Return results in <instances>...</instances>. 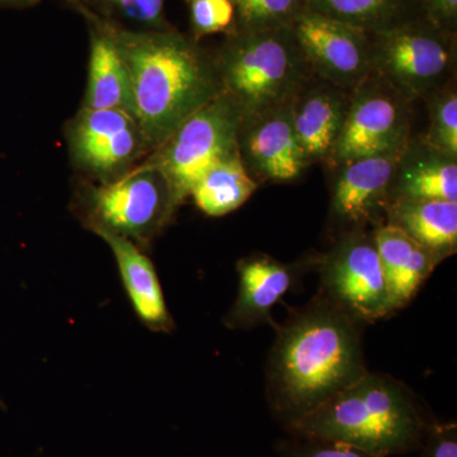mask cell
I'll use <instances>...</instances> for the list:
<instances>
[{
  "label": "cell",
  "instance_id": "29",
  "mask_svg": "<svg viewBox=\"0 0 457 457\" xmlns=\"http://www.w3.org/2000/svg\"><path fill=\"white\" fill-rule=\"evenodd\" d=\"M429 12L431 21L444 29L446 23L455 22L457 16V0H423Z\"/></svg>",
  "mask_w": 457,
  "mask_h": 457
},
{
  "label": "cell",
  "instance_id": "18",
  "mask_svg": "<svg viewBox=\"0 0 457 457\" xmlns=\"http://www.w3.org/2000/svg\"><path fill=\"white\" fill-rule=\"evenodd\" d=\"M98 237L112 251L137 317L154 332H170L174 328L173 319L168 312L154 264L145 251L123 237L110 233Z\"/></svg>",
  "mask_w": 457,
  "mask_h": 457
},
{
  "label": "cell",
  "instance_id": "20",
  "mask_svg": "<svg viewBox=\"0 0 457 457\" xmlns=\"http://www.w3.org/2000/svg\"><path fill=\"white\" fill-rule=\"evenodd\" d=\"M425 147V152L413 153L405 147L394 173L389 201L411 198L457 203L456 158L426 144Z\"/></svg>",
  "mask_w": 457,
  "mask_h": 457
},
{
  "label": "cell",
  "instance_id": "9",
  "mask_svg": "<svg viewBox=\"0 0 457 457\" xmlns=\"http://www.w3.org/2000/svg\"><path fill=\"white\" fill-rule=\"evenodd\" d=\"M320 295L360 324L390 317L389 294L374 236L368 231L345 234L320 255Z\"/></svg>",
  "mask_w": 457,
  "mask_h": 457
},
{
  "label": "cell",
  "instance_id": "11",
  "mask_svg": "<svg viewBox=\"0 0 457 457\" xmlns=\"http://www.w3.org/2000/svg\"><path fill=\"white\" fill-rule=\"evenodd\" d=\"M290 29L306 64L320 79L353 90L371 75L369 32L311 9L303 12Z\"/></svg>",
  "mask_w": 457,
  "mask_h": 457
},
{
  "label": "cell",
  "instance_id": "14",
  "mask_svg": "<svg viewBox=\"0 0 457 457\" xmlns=\"http://www.w3.org/2000/svg\"><path fill=\"white\" fill-rule=\"evenodd\" d=\"M320 255L282 263L266 254H253L237 263L239 286L236 302L225 317L231 329H252L270 323L273 308L308 270L318 269Z\"/></svg>",
  "mask_w": 457,
  "mask_h": 457
},
{
  "label": "cell",
  "instance_id": "13",
  "mask_svg": "<svg viewBox=\"0 0 457 457\" xmlns=\"http://www.w3.org/2000/svg\"><path fill=\"white\" fill-rule=\"evenodd\" d=\"M237 147L246 170L258 185L269 180L290 182L309 165L295 132L291 101L243 117Z\"/></svg>",
  "mask_w": 457,
  "mask_h": 457
},
{
  "label": "cell",
  "instance_id": "25",
  "mask_svg": "<svg viewBox=\"0 0 457 457\" xmlns=\"http://www.w3.org/2000/svg\"><path fill=\"white\" fill-rule=\"evenodd\" d=\"M426 145L457 156V96L455 89H450L438 96L432 108L431 128L425 141Z\"/></svg>",
  "mask_w": 457,
  "mask_h": 457
},
{
  "label": "cell",
  "instance_id": "16",
  "mask_svg": "<svg viewBox=\"0 0 457 457\" xmlns=\"http://www.w3.org/2000/svg\"><path fill=\"white\" fill-rule=\"evenodd\" d=\"M372 236L386 279L393 315L409 305L442 261L394 225H380L372 230Z\"/></svg>",
  "mask_w": 457,
  "mask_h": 457
},
{
  "label": "cell",
  "instance_id": "21",
  "mask_svg": "<svg viewBox=\"0 0 457 457\" xmlns=\"http://www.w3.org/2000/svg\"><path fill=\"white\" fill-rule=\"evenodd\" d=\"M258 188L239 152L212 165L197 180L189 197L207 216L220 218L243 206Z\"/></svg>",
  "mask_w": 457,
  "mask_h": 457
},
{
  "label": "cell",
  "instance_id": "28",
  "mask_svg": "<svg viewBox=\"0 0 457 457\" xmlns=\"http://www.w3.org/2000/svg\"><path fill=\"white\" fill-rule=\"evenodd\" d=\"M420 457H457V425L435 420L429 426Z\"/></svg>",
  "mask_w": 457,
  "mask_h": 457
},
{
  "label": "cell",
  "instance_id": "8",
  "mask_svg": "<svg viewBox=\"0 0 457 457\" xmlns=\"http://www.w3.org/2000/svg\"><path fill=\"white\" fill-rule=\"evenodd\" d=\"M370 37L372 71L405 97L438 88L453 69V42L433 21H409Z\"/></svg>",
  "mask_w": 457,
  "mask_h": 457
},
{
  "label": "cell",
  "instance_id": "6",
  "mask_svg": "<svg viewBox=\"0 0 457 457\" xmlns=\"http://www.w3.org/2000/svg\"><path fill=\"white\" fill-rule=\"evenodd\" d=\"M242 121V111L222 92L189 116L143 163L163 173L179 206L212 165L239 152Z\"/></svg>",
  "mask_w": 457,
  "mask_h": 457
},
{
  "label": "cell",
  "instance_id": "24",
  "mask_svg": "<svg viewBox=\"0 0 457 457\" xmlns=\"http://www.w3.org/2000/svg\"><path fill=\"white\" fill-rule=\"evenodd\" d=\"M236 9L233 29L245 31L287 29L303 12L306 0H231Z\"/></svg>",
  "mask_w": 457,
  "mask_h": 457
},
{
  "label": "cell",
  "instance_id": "1",
  "mask_svg": "<svg viewBox=\"0 0 457 457\" xmlns=\"http://www.w3.org/2000/svg\"><path fill=\"white\" fill-rule=\"evenodd\" d=\"M361 326L318 294L278 327L266 365V398L285 429L369 371Z\"/></svg>",
  "mask_w": 457,
  "mask_h": 457
},
{
  "label": "cell",
  "instance_id": "15",
  "mask_svg": "<svg viewBox=\"0 0 457 457\" xmlns=\"http://www.w3.org/2000/svg\"><path fill=\"white\" fill-rule=\"evenodd\" d=\"M300 87L291 99L295 132L308 163L329 161L341 135L351 95L321 79Z\"/></svg>",
  "mask_w": 457,
  "mask_h": 457
},
{
  "label": "cell",
  "instance_id": "26",
  "mask_svg": "<svg viewBox=\"0 0 457 457\" xmlns=\"http://www.w3.org/2000/svg\"><path fill=\"white\" fill-rule=\"evenodd\" d=\"M187 3L195 40L233 29L236 9L231 0H187Z\"/></svg>",
  "mask_w": 457,
  "mask_h": 457
},
{
  "label": "cell",
  "instance_id": "23",
  "mask_svg": "<svg viewBox=\"0 0 457 457\" xmlns=\"http://www.w3.org/2000/svg\"><path fill=\"white\" fill-rule=\"evenodd\" d=\"M167 0H75L69 7L89 12L112 25L132 31L173 29L165 14Z\"/></svg>",
  "mask_w": 457,
  "mask_h": 457
},
{
  "label": "cell",
  "instance_id": "7",
  "mask_svg": "<svg viewBox=\"0 0 457 457\" xmlns=\"http://www.w3.org/2000/svg\"><path fill=\"white\" fill-rule=\"evenodd\" d=\"M69 161L77 179L112 182L152 153L139 122L120 110L80 107L64 126Z\"/></svg>",
  "mask_w": 457,
  "mask_h": 457
},
{
  "label": "cell",
  "instance_id": "3",
  "mask_svg": "<svg viewBox=\"0 0 457 457\" xmlns=\"http://www.w3.org/2000/svg\"><path fill=\"white\" fill-rule=\"evenodd\" d=\"M435 420L407 384L369 370L287 431L390 457L420 450Z\"/></svg>",
  "mask_w": 457,
  "mask_h": 457
},
{
  "label": "cell",
  "instance_id": "19",
  "mask_svg": "<svg viewBox=\"0 0 457 457\" xmlns=\"http://www.w3.org/2000/svg\"><path fill=\"white\" fill-rule=\"evenodd\" d=\"M384 224L402 228L441 261L456 253L457 203L395 198L385 207Z\"/></svg>",
  "mask_w": 457,
  "mask_h": 457
},
{
  "label": "cell",
  "instance_id": "2",
  "mask_svg": "<svg viewBox=\"0 0 457 457\" xmlns=\"http://www.w3.org/2000/svg\"><path fill=\"white\" fill-rule=\"evenodd\" d=\"M104 22L128 68L132 113L154 152L189 116L221 95L215 57L174 27L132 31Z\"/></svg>",
  "mask_w": 457,
  "mask_h": 457
},
{
  "label": "cell",
  "instance_id": "5",
  "mask_svg": "<svg viewBox=\"0 0 457 457\" xmlns=\"http://www.w3.org/2000/svg\"><path fill=\"white\" fill-rule=\"evenodd\" d=\"M177 207L163 173L143 162L112 182L77 179L71 200L78 220L96 236L123 237L144 251L164 230Z\"/></svg>",
  "mask_w": 457,
  "mask_h": 457
},
{
  "label": "cell",
  "instance_id": "30",
  "mask_svg": "<svg viewBox=\"0 0 457 457\" xmlns=\"http://www.w3.org/2000/svg\"><path fill=\"white\" fill-rule=\"evenodd\" d=\"M45 0H0V8L25 9L35 7ZM66 4H71L75 0H62Z\"/></svg>",
  "mask_w": 457,
  "mask_h": 457
},
{
  "label": "cell",
  "instance_id": "22",
  "mask_svg": "<svg viewBox=\"0 0 457 457\" xmlns=\"http://www.w3.org/2000/svg\"><path fill=\"white\" fill-rule=\"evenodd\" d=\"M411 3V0H306V7L374 33L413 21L409 18Z\"/></svg>",
  "mask_w": 457,
  "mask_h": 457
},
{
  "label": "cell",
  "instance_id": "4",
  "mask_svg": "<svg viewBox=\"0 0 457 457\" xmlns=\"http://www.w3.org/2000/svg\"><path fill=\"white\" fill-rule=\"evenodd\" d=\"M213 57L222 92L236 102L243 117L291 101L311 71L290 27L231 29Z\"/></svg>",
  "mask_w": 457,
  "mask_h": 457
},
{
  "label": "cell",
  "instance_id": "17",
  "mask_svg": "<svg viewBox=\"0 0 457 457\" xmlns=\"http://www.w3.org/2000/svg\"><path fill=\"white\" fill-rule=\"evenodd\" d=\"M77 12L86 21L89 38L88 78L80 107L125 111L134 116L130 78L116 41L101 18L83 9Z\"/></svg>",
  "mask_w": 457,
  "mask_h": 457
},
{
  "label": "cell",
  "instance_id": "12",
  "mask_svg": "<svg viewBox=\"0 0 457 457\" xmlns=\"http://www.w3.org/2000/svg\"><path fill=\"white\" fill-rule=\"evenodd\" d=\"M405 147L339 165L342 171L333 185L329 204L330 221L338 237L384 224L390 186Z\"/></svg>",
  "mask_w": 457,
  "mask_h": 457
},
{
  "label": "cell",
  "instance_id": "10",
  "mask_svg": "<svg viewBox=\"0 0 457 457\" xmlns=\"http://www.w3.org/2000/svg\"><path fill=\"white\" fill-rule=\"evenodd\" d=\"M370 77L352 92L341 135L329 159L332 163L342 165L408 145V113L402 93L383 78L375 82Z\"/></svg>",
  "mask_w": 457,
  "mask_h": 457
},
{
  "label": "cell",
  "instance_id": "27",
  "mask_svg": "<svg viewBox=\"0 0 457 457\" xmlns=\"http://www.w3.org/2000/svg\"><path fill=\"white\" fill-rule=\"evenodd\" d=\"M278 457H380L342 442L290 435L276 445Z\"/></svg>",
  "mask_w": 457,
  "mask_h": 457
}]
</instances>
